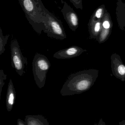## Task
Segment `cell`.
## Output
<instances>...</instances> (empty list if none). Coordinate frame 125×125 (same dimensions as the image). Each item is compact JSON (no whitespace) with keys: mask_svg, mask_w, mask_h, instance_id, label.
I'll return each instance as SVG.
<instances>
[{"mask_svg":"<svg viewBox=\"0 0 125 125\" xmlns=\"http://www.w3.org/2000/svg\"><path fill=\"white\" fill-rule=\"evenodd\" d=\"M45 33L49 37L59 40L67 38V35L61 21L47 10L45 19Z\"/></svg>","mask_w":125,"mask_h":125,"instance_id":"4","label":"cell"},{"mask_svg":"<svg viewBox=\"0 0 125 125\" xmlns=\"http://www.w3.org/2000/svg\"><path fill=\"white\" fill-rule=\"evenodd\" d=\"M113 27L111 15L107 10L102 19V28L98 42L100 44L105 42L110 37Z\"/></svg>","mask_w":125,"mask_h":125,"instance_id":"7","label":"cell"},{"mask_svg":"<svg viewBox=\"0 0 125 125\" xmlns=\"http://www.w3.org/2000/svg\"><path fill=\"white\" fill-rule=\"evenodd\" d=\"M17 125H26L25 122L21 119H18L17 120Z\"/></svg>","mask_w":125,"mask_h":125,"instance_id":"17","label":"cell"},{"mask_svg":"<svg viewBox=\"0 0 125 125\" xmlns=\"http://www.w3.org/2000/svg\"><path fill=\"white\" fill-rule=\"evenodd\" d=\"M74 6L77 9H83L82 0H69Z\"/></svg>","mask_w":125,"mask_h":125,"instance_id":"16","label":"cell"},{"mask_svg":"<svg viewBox=\"0 0 125 125\" xmlns=\"http://www.w3.org/2000/svg\"><path fill=\"white\" fill-rule=\"evenodd\" d=\"M15 99L16 92L15 89L14 87L12 80L10 79L8 84L6 98V109L9 112L12 110L15 102Z\"/></svg>","mask_w":125,"mask_h":125,"instance_id":"11","label":"cell"},{"mask_svg":"<svg viewBox=\"0 0 125 125\" xmlns=\"http://www.w3.org/2000/svg\"><path fill=\"white\" fill-rule=\"evenodd\" d=\"M111 67L113 75L122 81H125V66L120 56L113 53L111 56Z\"/></svg>","mask_w":125,"mask_h":125,"instance_id":"8","label":"cell"},{"mask_svg":"<svg viewBox=\"0 0 125 125\" xmlns=\"http://www.w3.org/2000/svg\"><path fill=\"white\" fill-rule=\"evenodd\" d=\"M26 17L33 29L38 34L45 33V19L47 10L41 0H18Z\"/></svg>","mask_w":125,"mask_h":125,"instance_id":"2","label":"cell"},{"mask_svg":"<svg viewBox=\"0 0 125 125\" xmlns=\"http://www.w3.org/2000/svg\"><path fill=\"white\" fill-rule=\"evenodd\" d=\"M32 64L35 83L39 88L42 89L45 84L47 73L50 67V62L46 56L36 53L34 57Z\"/></svg>","mask_w":125,"mask_h":125,"instance_id":"3","label":"cell"},{"mask_svg":"<svg viewBox=\"0 0 125 125\" xmlns=\"http://www.w3.org/2000/svg\"><path fill=\"white\" fill-rule=\"evenodd\" d=\"M106 10L105 6L104 4H102L95 10L91 17L95 20H101L104 15Z\"/></svg>","mask_w":125,"mask_h":125,"instance_id":"14","label":"cell"},{"mask_svg":"<svg viewBox=\"0 0 125 125\" xmlns=\"http://www.w3.org/2000/svg\"><path fill=\"white\" fill-rule=\"evenodd\" d=\"M117 20L119 28L122 31H125V4L122 0H118L116 9Z\"/></svg>","mask_w":125,"mask_h":125,"instance_id":"12","label":"cell"},{"mask_svg":"<svg viewBox=\"0 0 125 125\" xmlns=\"http://www.w3.org/2000/svg\"><path fill=\"white\" fill-rule=\"evenodd\" d=\"M98 125H106L105 123L103 122L102 119V118L100 120L99 123H98Z\"/></svg>","mask_w":125,"mask_h":125,"instance_id":"18","label":"cell"},{"mask_svg":"<svg viewBox=\"0 0 125 125\" xmlns=\"http://www.w3.org/2000/svg\"><path fill=\"white\" fill-rule=\"evenodd\" d=\"M87 51L85 49L74 45L56 52L54 55L53 57L58 59H69L78 57Z\"/></svg>","mask_w":125,"mask_h":125,"instance_id":"9","label":"cell"},{"mask_svg":"<svg viewBox=\"0 0 125 125\" xmlns=\"http://www.w3.org/2000/svg\"><path fill=\"white\" fill-rule=\"evenodd\" d=\"M98 125V124H96V123H95V125Z\"/></svg>","mask_w":125,"mask_h":125,"instance_id":"20","label":"cell"},{"mask_svg":"<svg viewBox=\"0 0 125 125\" xmlns=\"http://www.w3.org/2000/svg\"><path fill=\"white\" fill-rule=\"evenodd\" d=\"M24 120L26 125H49L47 120L40 115H27Z\"/></svg>","mask_w":125,"mask_h":125,"instance_id":"13","label":"cell"},{"mask_svg":"<svg viewBox=\"0 0 125 125\" xmlns=\"http://www.w3.org/2000/svg\"><path fill=\"white\" fill-rule=\"evenodd\" d=\"M99 71L95 69L84 70L69 76L60 91L62 96L81 94L93 86L99 75Z\"/></svg>","mask_w":125,"mask_h":125,"instance_id":"1","label":"cell"},{"mask_svg":"<svg viewBox=\"0 0 125 125\" xmlns=\"http://www.w3.org/2000/svg\"><path fill=\"white\" fill-rule=\"evenodd\" d=\"M88 26L90 39L98 41L102 28V19L95 20L91 17Z\"/></svg>","mask_w":125,"mask_h":125,"instance_id":"10","label":"cell"},{"mask_svg":"<svg viewBox=\"0 0 125 125\" xmlns=\"http://www.w3.org/2000/svg\"><path fill=\"white\" fill-rule=\"evenodd\" d=\"M119 125H125V120H123L122 122H120L119 123Z\"/></svg>","mask_w":125,"mask_h":125,"instance_id":"19","label":"cell"},{"mask_svg":"<svg viewBox=\"0 0 125 125\" xmlns=\"http://www.w3.org/2000/svg\"><path fill=\"white\" fill-rule=\"evenodd\" d=\"M9 37V34L5 36L3 35L2 30L0 27V55H2L4 53L5 51V47Z\"/></svg>","mask_w":125,"mask_h":125,"instance_id":"15","label":"cell"},{"mask_svg":"<svg viewBox=\"0 0 125 125\" xmlns=\"http://www.w3.org/2000/svg\"><path fill=\"white\" fill-rule=\"evenodd\" d=\"M61 12L70 29L76 31L79 25V20L76 12L65 1H64Z\"/></svg>","mask_w":125,"mask_h":125,"instance_id":"6","label":"cell"},{"mask_svg":"<svg viewBox=\"0 0 125 125\" xmlns=\"http://www.w3.org/2000/svg\"><path fill=\"white\" fill-rule=\"evenodd\" d=\"M11 65L20 76L25 73L26 67L28 65L27 59L23 55L17 40H13L10 44Z\"/></svg>","mask_w":125,"mask_h":125,"instance_id":"5","label":"cell"}]
</instances>
